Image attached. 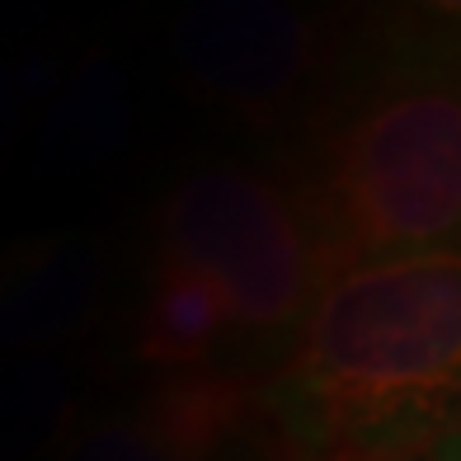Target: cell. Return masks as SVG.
Wrapping results in <instances>:
<instances>
[{
  "mask_svg": "<svg viewBox=\"0 0 461 461\" xmlns=\"http://www.w3.org/2000/svg\"><path fill=\"white\" fill-rule=\"evenodd\" d=\"M278 179L316 236L325 287L461 245V5L348 24Z\"/></svg>",
  "mask_w": 461,
  "mask_h": 461,
  "instance_id": "6da1fadb",
  "label": "cell"
},
{
  "mask_svg": "<svg viewBox=\"0 0 461 461\" xmlns=\"http://www.w3.org/2000/svg\"><path fill=\"white\" fill-rule=\"evenodd\" d=\"M287 461H405L461 429V245L334 278L264 391Z\"/></svg>",
  "mask_w": 461,
  "mask_h": 461,
  "instance_id": "7a4b0ae2",
  "label": "cell"
},
{
  "mask_svg": "<svg viewBox=\"0 0 461 461\" xmlns=\"http://www.w3.org/2000/svg\"><path fill=\"white\" fill-rule=\"evenodd\" d=\"M156 259L207 278L245 330H302L325 264L292 188L245 165L184 175L156 207Z\"/></svg>",
  "mask_w": 461,
  "mask_h": 461,
  "instance_id": "3957f363",
  "label": "cell"
},
{
  "mask_svg": "<svg viewBox=\"0 0 461 461\" xmlns=\"http://www.w3.org/2000/svg\"><path fill=\"white\" fill-rule=\"evenodd\" d=\"M348 24L268 0H203L175 24V61L194 99L249 122H283L311 104Z\"/></svg>",
  "mask_w": 461,
  "mask_h": 461,
  "instance_id": "277c9868",
  "label": "cell"
},
{
  "mask_svg": "<svg viewBox=\"0 0 461 461\" xmlns=\"http://www.w3.org/2000/svg\"><path fill=\"white\" fill-rule=\"evenodd\" d=\"M104 259L90 236H48L0 249V348L24 353L71 334L95 311Z\"/></svg>",
  "mask_w": 461,
  "mask_h": 461,
  "instance_id": "5b68a950",
  "label": "cell"
},
{
  "mask_svg": "<svg viewBox=\"0 0 461 461\" xmlns=\"http://www.w3.org/2000/svg\"><path fill=\"white\" fill-rule=\"evenodd\" d=\"M128 137V76L113 57L95 52L57 90L38 128V160L52 175H80L118 151Z\"/></svg>",
  "mask_w": 461,
  "mask_h": 461,
  "instance_id": "8992f818",
  "label": "cell"
},
{
  "mask_svg": "<svg viewBox=\"0 0 461 461\" xmlns=\"http://www.w3.org/2000/svg\"><path fill=\"white\" fill-rule=\"evenodd\" d=\"M236 325L226 297L198 274H188L179 264L151 268V287L137 311V358L156 367H179L198 372L207 353L221 344V334Z\"/></svg>",
  "mask_w": 461,
  "mask_h": 461,
  "instance_id": "52a82bcc",
  "label": "cell"
},
{
  "mask_svg": "<svg viewBox=\"0 0 461 461\" xmlns=\"http://www.w3.org/2000/svg\"><path fill=\"white\" fill-rule=\"evenodd\" d=\"M249 410H255V395L236 376L179 372L146 395L137 419L175 452L194 456V461H212L240 433Z\"/></svg>",
  "mask_w": 461,
  "mask_h": 461,
  "instance_id": "ba28073f",
  "label": "cell"
},
{
  "mask_svg": "<svg viewBox=\"0 0 461 461\" xmlns=\"http://www.w3.org/2000/svg\"><path fill=\"white\" fill-rule=\"evenodd\" d=\"M71 405V386L43 358L0 363V461H19L43 447Z\"/></svg>",
  "mask_w": 461,
  "mask_h": 461,
  "instance_id": "9c48e42d",
  "label": "cell"
},
{
  "mask_svg": "<svg viewBox=\"0 0 461 461\" xmlns=\"http://www.w3.org/2000/svg\"><path fill=\"white\" fill-rule=\"evenodd\" d=\"M57 461H194V456L160 443L137 414H109L80 424L67 438V447L57 452Z\"/></svg>",
  "mask_w": 461,
  "mask_h": 461,
  "instance_id": "30bf717a",
  "label": "cell"
},
{
  "mask_svg": "<svg viewBox=\"0 0 461 461\" xmlns=\"http://www.w3.org/2000/svg\"><path fill=\"white\" fill-rule=\"evenodd\" d=\"M19 104H24V86H19L14 67L5 61V52H0V151H5V141L19 128Z\"/></svg>",
  "mask_w": 461,
  "mask_h": 461,
  "instance_id": "8fae6325",
  "label": "cell"
},
{
  "mask_svg": "<svg viewBox=\"0 0 461 461\" xmlns=\"http://www.w3.org/2000/svg\"><path fill=\"white\" fill-rule=\"evenodd\" d=\"M429 456H433V461H461V429H456V433H447V438H443V443H438Z\"/></svg>",
  "mask_w": 461,
  "mask_h": 461,
  "instance_id": "7c38bea8",
  "label": "cell"
},
{
  "mask_svg": "<svg viewBox=\"0 0 461 461\" xmlns=\"http://www.w3.org/2000/svg\"><path fill=\"white\" fill-rule=\"evenodd\" d=\"M405 461H433V456H405Z\"/></svg>",
  "mask_w": 461,
  "mask_h": 461,
  "instance_id": "4fadbf2b",
  "label": "cell"
}]
</instances>
